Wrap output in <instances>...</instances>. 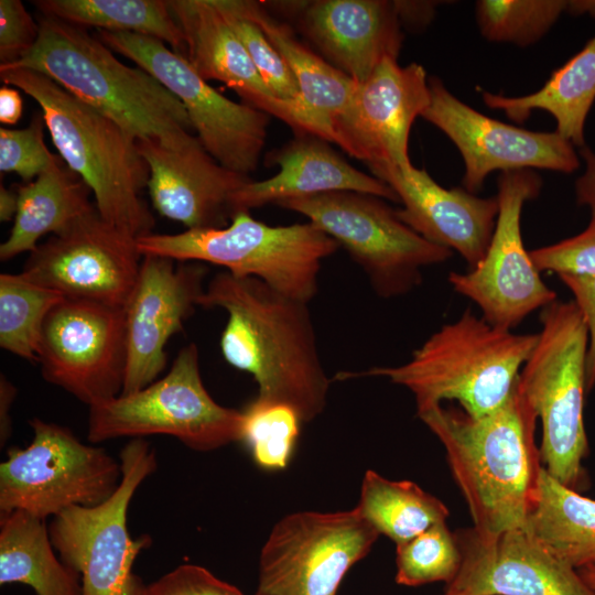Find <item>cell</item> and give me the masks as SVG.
<instances>
[{"mask_svg": "<svg viewBox=\"0 0 595 595\" xmlns=\"http://www.w3.org/2000/svg\"><path fill=\"white\" fill-rule=\"evenodd\" d=\"M198 305L227 312L221 355L252 376L257 398L291 407L301 422H311L324 411L331 380L306 302L259 279L223 271L208 282Z\"/></svg>", "mask_w": 595, "mask_h": 595, "instance_id": "obj_1", "label": "cell"}, {"mask_svg": "<svg viewBox=\"0 0 595 595\" xmlns=\"http://www.w3.org/2000/svg\"><path fill=\"white\" fill-rule=\"evenodd\" d=\"M418 415L444 446L477 536L493 539L524 528L537 502L543 465L534 441L538 418L517 381L508 399L484 416L442 404Z\"/></svg>", "mask_w": 595, "mask_h": 595, "instance_id": "obj_2", "label": "cell"}, {"mask_svg": "<svg viewBox=\"0 0 595 595\" xmlns=\"http://www.w3.org/2000/svg\"><path fill=\"white\" fill-rule=\"evenodd\" d=\"M34 47L0 68L40 72L138 139L176 148L193 138L183 104L154 76L119 61L85 28L42 17Z\"/></svg>", "mask_w": 595, "mask_h": 595, "instance_id": "obj_3", "label": "cell"}, {"mask_svg": "<svg viewBox=\"0 0 595 595\" xmlns=\"http://www.w3.org/2000/svg\"><path fill=\"white\" fill-rule=\"evenodd\" d=\"M0 78L39 104L55 148L93 192L100 216L136 238L151 234L155 220L141 196L149 167L137 139L40 72L0 68Z\"/></svg>", "mask_w": 595, "mask_h": 595, "instance_id": "obj_4", "label": "cell"}, {"mask_svg": "<svg viewBox=\"0 0 595 595\" xmlns=\"http://www.w3.org/2000/svg\"><path fill=\"white\" fill-rule=\"evenodd\" d=\"M538 337L491 325L466 310L433 333L409 361L342 372L337 379L383 377L410 390L418 411L455 400L464 412L480 418L508 399Z\"/></svg>", "mask_w": 595, "mask_h": 595, "instance_id": "obj_5", "label": "cell"}, {"mask_svg": "<svg viewBox=\"0 0 595 595\" xmlns=\"http://www.w3.org/2000/svg\"><path fill=\"white\" fill-rule=\"evenodd\" d=\"M538 342L517 387L541 422L543 468L576 491L588 487L584 424L587 329L574 301L543 307Z\"/></svg>", "mask_w": 595, "mask_h": 595, "instance_id": "obj_6", "label": "cell"}, {"mask_svg": "<svg viewBox=\"0 0 595 595\" xmlns=\"http://www.w3.org/2000/svg\"><path fill=\"white\" fill-rule=\"evenodd\" d=\"M142 256L176 262H207L240 278H256L272 289L309 303L317 293L322 261L337 242L312 223L270 226L239 210L224 227L148 234L137 238Z\"/></svg>", "mask_w": 595, "mask_h": 595, "instance_id": "obj_7", "label": "cell"}, {"mask_svg": "<svg viewBox=\"0 0 595 595\" xmlns=\"http://www.w3.org/2000/svg\"><path fill=\"white\" fill-rule=\"evenodd\" d=\"M244 413L217 403L206 390L195 344L183 347L169 372L144 388L89 407L88 440L170 435L208 452L241 441Z\"/></svg>", "mask_w": 595, "mask_h": 595, "instance_id": "obj_8", "label": "cell"}, {"mask_svg": "<svg viewBox=\"0 0 595 595\" xmlns=\"http://www.w3.org/2000/svg\"><path fill=\"white\" fill-rule=\"evenodd\" d=\"M277 205L305 216L343 247L383 299L409 293L421 283L425 267L453 256L452 250L415 232L383 198L374 195L329 192Z\"/></svg>", "mask_w": 595, "mask_h": 595, "instance_id": "obj_9", "label": "cell"}, {"mask_svg": "<svg viewBox=\"0 0 595 595\" xmlns=\"http://www.w3.org/2000/svg\"><path fill=\"white\" fill-rule=\"evenodd\" d=\"M119 462L121 482L107 500L71 507L48 526L60 559L80 575L83 595H142L145 586L132 566L152 540L147 534L132 538L127 515L136 490L155 472L156 455L144 439H130Z\"/></svg>", "mask_w": 595, "mask_h": 595, "instance_id": "obj_10", "label": "cell"}, {"mask_svg": "<svg viewBox=\"0 0 595 595\" xmlns=\"http://www.w3.org/2000/svg\"><path fill=\"white\" fill-rule=\"evenodd\" d=\"M34 436L11 447L0 464V513L23 510L40 519L107 500L121 482V466L102 447L84 444L67 428L29 421Z\"/></svg>", "mask_w": 595, "mask_h": 595, "instance_id": "obj_11", "label": "cell"}, {"mask_svg": "<svg viewBox=\"0 0 595 595\" xmlns=\"http://www.w3.org/2000/svg\"><path fill=\"white\" fill-rule=\"evenodd\" d=\"M97 34L109 48L149 72L178 98L198 140L219 164L245 176L257 169L270 115L221 95L184 56L156 37L104 30Z\"/></svg>", "mask_w": 595, "mask_h": 595, "instance_id": "obj_12", "label": "cell"}, {"mask_svg": "<svg viewBox=\"0 0 595 595\" xmlns=\"http://www.w3.org/2000/svg\"><path fill=\"white\" fill-rule=\"evenodd\" d=\"M379 536L356 508L286 515L261 549L257 594L336 595Z\"/></svg>", "mask_w": 595, "mask_h": 595, "instance_id": "obj_13", "label": "cell"}, {"mask_svg": "<svg viewBox=\"0 0 595 595\" xmlns=\"http://www.w3.org/2000/svg\"><path fill=\"white\" fill-rule=\"evenodd\" d=\"M497 185L499 209L486 253L468 272H451L448 282L478 305L488 323L511 331L556 301V293L541 279L521 235L522 207L539 195L541 176L533 170L507 171Z\"/></svg>", "mask_w": 595, "mask_h": 595, "instance_id": "obj_14", "label": "cell"}, {"mask_svg": "<svg viewBox=\"0 0 595 595\" xmlns=\"http://www.w3.org/2000/svg\"><path fill=\"white\" fill-rule=\"evenodd\" d=\"M142 258L137 238L105 220L95 206L30 252L20 273L65 299L123 309Z\"/></svg>", "mask_w": 595, "mask_h": 595, "instance_id": "obj_15", "label": "cell"}, {"mask_svg": "<svg viewBox=\"0 0 595 595\" xmlns=\"http://www.w3.org/2000/svg\"><path fill=\"white\" fill-rule=\"evenodd\" d=\"M37 363L47 382L88 407L121 394L127 369L123 309L65 299L44 323Z\"/></svg>", "mask_w": 595, "mask_h": 595, "instance_id": "obj_16", "label": "cell"}, {"mask_svg": "<svg viewBox=\"0 0 595 595\" xmlns=\"http://www.w3.org/2000/svg\"><path fill=\"white\" fill-rule=\"evenodd\" d=\"M430 104L421 117L443 131L465 165L464 188L475 194L493 171L543 169L572 173L580 166L574 145L556 131L536 132L478 112L429 78Z\"/></svg>", "mask_w": 595, "mask_h": 595, "instance_id": "obj_17", "label": "cell"}, {"mask_svg": "<svg viewBox=\"0 0 595 595\" xmlns=\"http://www.w3.org/2000/svg\"><path fill=\"white\" fill-rule=\"evenodd\" d=\"M430 104L429 78L423 66H400L382 61L357 85L346 109L332 123V142L368 167L411 166L408 142L416 117Z\"/></svg>", "mask_w": 595, "mask_h": 595, "instance_id": "obj_18", "label": "cell"}, {"mask_svg": "<svg viewBox=\"0 0 595 595\" xmlns=\"http://www.w3.org/2000/svg\"><path fill=\"white\" fill-rule=\"evenodd\" d=\"M206 268L199 262H176L145 255L132 292L123 307L127 369L121 393L156 380L166 366L165 346L183 331L204 288Z\"/></svg>", "mask_w": 595, "mask_h": 595, "instance_id": "obj_19", "label": "cell"}, {"mask_svg": "<svg viewBox=\"0 0 595 595\" xmlns=\"http://www.w3.org/2000/svg\"><path fill=\"white\" fill-rule=\"evenodd\" d=\"M455 533L462 552L448 595H595L569 565L526 527L483 539L473 528Z\"/></svg>", "mask_w": 595, "mask_h": 595, "instance_id": "obj_20", "label": "cell"}, {"mask_svg": "<svg viewBox=\"0 0 595 595\" xmlns=\"http://www.w3.org/2000/svg\"><path fill=\"white\" fill-rule=\"evenodd\" d=\"M148 164V190L155 210L187 229L224 227L232 216L234 194L250 178L219 164L197 137L171 148L138 139Z\"/></svg>", "mask_w": 595, "mask_h": 595, "instance_id": "obj_21", "label": "cell"}, {"mask_svg": "<svg viewBox=\"0 0 595 595\" xmlns=\"http://www.w3.org/2000/svg\"><path fill=\"white\" fill-rule=\"evenodd\" d=\"M275 6L292 13L326 61L358 84L382 61L397 60L402 47L396 1L315 0Z\"/></svg>", "mask_w": 595, "mask_h": 595, "instance_id": "obj_22", "label": "cell"}, {"mask_svg": "<svg viewBox=\"0 0 595 595\" xmlns=\"http://www.w3.org/2000/svg\"><path fill=\"white\" fill-rule=\"evenodd\" d=\"M403 205L398 217L429 241L457 251L475 268L486 253L498 215V198L478 197L465 188H445L413 165L369 167Z\"/></svg>", "mask_w": 595, "mask_h": 595, "instance_id": "obj_23", "label": "cell"}, {"mask_svg": "<svg viewBox=\"0 0 595 595\" xmlns=\"http://www.w3.org/2000/svg\"><path fill=\"white\" fill-rule=\"evenodd\" d=\"M185 39V58L205 80H219L245 104L272 115L299 132L298 110L278 99L255 67L213 0H169Z\"/></svg>", "mask_w": 595, "mask_h": 595, "instance_id": "obj_24", "label": "cell"}, {"mask_svg": "<svg viewBox=\"0 0 595 595\" xmlns=\"http://www.w3.org/2000/svg\"><path fill=\"white\" fill-rule=\"evenodd\" d=\"M279 172L263 181H248L232 196V215L239 210L278 204L285 199L329 192H357L399 203L393 190L381 180L350 165L328 145L312 134H296L271 154Z\"/></svg>", "mask_w": 595, "mask_h": 595, "instance_id": "obj_25", "label": "cell"}, {"mask_svg": "<svg viewBox=\"0 0 595 595\" xmlns=\"http://www.w3.org/2000/svg\"><path fill=\"white\" fill-rule=\"evenodd\" d=\"M281 54L300 90L302 133L332 142V123L350 102L358 83L334 67L296 39L293 30L277 20L262 2L235 0Z\"/></svg>", "mask_w": 595, "mask_h": 595, "instance_id": "obj_26", "label": "cell"}, {"mask_svg": "<svg viewBox=\"0 0 595 595\" xmlns=\"http://www.w3.org/2000/svg\"><path fill=\"white\" fill-rule=\"evenodd\" d=\"M567 11L595 18V0L567 1ZM482 98L486 106L517 122L526 121L534 109L547 111L555 119L560 136L574 147H584V126L595 101V36L556 68L539 90L520 97L483 90Z\"/></svg>", "mask_w": 595, "mask_h": 595, "instance_id": "obj_27", "label": "cell"}, {"mask_svg": "<svg viewBox=\"0 0 595 595\" xmlns=\"http://www.w3.org/2000/svg\"><path fill=\"white\" fill-rule=\"evenodd\" d=\"M13 227L0 245V260L32 252L46 234L57 235L95 207L87 184L58 156L34 182L18 191Z\"/></svg>", "mask_w": 595, "mask_h": 595, "instance_id": "obj_28", "label": "cell"}, {"mask_svg": "<svg viewBox=\"0 0 595 595\" xmlns=\"http://www.w3.org/2000/svg\"><path fill=\"white\" fill-rule=\"evenodd\" d=\"M45 520L23 510L0 513V584L36 595H83L80 575L58 560Z\"/></svg>", "mask_w": 595, "mask_h": 595, "instance_id": "obj_29", "label": "cell"}, {"mask_svg": "<svg viewBox=\"0 0 595 595\" xmlns=\"http://www.w3.org/2000/svg\"><path fill=\"white\" fill-rule=\"evenodd\" d=\"M526 528L572 567L595 564V499L564 486L544 468Z\"/></svg>", "mask_w": 595, "mask_h": 595, "instance_id": "obj_30", "label": "cell"}, {"mask_svg": "<svg viewBox=\"0 0 595 595\" xmlns=\"http://www.w3.org/2000/svg\"><path fill=\"white\" fill-rule=\"evenodd\" d=\"M33 3L43 17L82 28L153 36L185 57L184 34L169 0H37Z\"/></svg>", "mask_w": 595, "mask_h": 595, "instance_id": "obj_31", "label": "cell"}, {"mask_svg": "<svg viewBox=\"0 0 595 595\" xmlns=\"http://www.w3.org/2000/svg\"><path fill=\"white\" fill-rule=\"evenodd\" d=\"M379 534L396 545L446 522L450 511L435 496L410 480H390L367 470L355 507Z\"/></svg>", "mask_w": 595, "mask_h": 595, "instance_id": "obj_32", "label": "cell"}, {"mask_svg": "<svg viewBox=\"0 0 595 595\" xmlns=\"http://www.w3.org/2000/svg\"><path fill=\"white\" fill-rule=\"evenodd\" d=\"M57 291L37 285L21 273L0 274V346L37 363L44 323L64 301Z\"/></svg>", "mask_w": 595, "mask_h": 595, "instance_id": "obj_33", "label": "cell"}, {"mask_svg": "<svg viewBox=\"0 0 595 595\" xmlns=\"http://www.w3.org/2000/svg\"><path fill=\"white\" fill-rule=\"evenodd\" d=\"M475 8L479 31L486 40L527 46L551 29L567 10V1L479 0Z\"/></svg>", "mask_w": 595, "mask_h": 595, "instance_id": "obj_34", "label": "cell"}, {"mask_svg": "<svg viewBox=\"0 0 595 595\" xmlns=\"http://www.w3.org/2000/svg\"><path fill=\"white\" fill-rule=\"evenodd\" d=\"M462 565L455 533L446 522L435 524L413 539L396 545V583L421 586L453 582Z\"/></svg>", "mask_w": 595, "mask_h": 595, "instance_id": "obj_35", "label": "cell"}, {"mask_svg": "<svg viewBox=\"0 0 595 595\" xmlns=\"http://www.w3.org/2000/svg\"><path fill=\"white\" fill-rule=\"evenodd\" d=\"M241 441L264 469H283L299 437L301 419L291 407L256 398L245 410Z\"/></svg>", "mask_w": 595, "mask_h": 595, "instance_id": "obj_36", "label": "cell"}, {"mask_svg": "<svg viewBox=\"0 0 595 595\" xmlns=\"http://www.w3.org/2000/svg\"><path fill=\"white\" fill-rule=\"evenodd\" d=\"M213 2L244 44L255 67L271 93L278 99L296 108L299 134H301L300 90L288 64L258 24L239 11L235 0H213Z\"/></svg>", "mask_w": 595, "mask_h": 595, "instance_id": "obj_37", "label": "cell"}, {"mask_svg": "<svg viewBox=\"0 0 595 595\" xmlns=\"http://www.w3.org/2000/svg\"><path fill=\"white\" fill-rule=\"evenodd\" d=\"M43 116H36L23 129H0V171L17 173L28 181L37 177L52 163L44 141Z\"/></svg>", "mask_w": 595, "mask_h": 595, "instance_id": "obj_38", "label": "cell"}, {"mask_svg": "<svg viewBox=\"0 0 595 595\" xmlns=\"http://www.w3.org/2000/svg\"><path fill=\"white\" fill-rule=\"evenodd\" d=\"M529 252L540 272L595 275V220L575 236Z\"/></svg>", "mask_w": 595, "mask_h": 595, "instance_id": "obj_39", "label": "cell"}, {"mask_svg": "<svg viewBox=\"0 0 595 595\" xmlns=\"http://www.w3.org/2000/svg\"><path fill=\"white\" fill-rule=\"evenodd\" d=\"M40 26L20 0L0 1V66H8L30 52Z\"/></svg>", "mask_w": 595, "mask_h": 595, "instance_id": "obj_40", "label": "cell"}, {"mask_svg": "<svg viewBox=\"0 0 595 595\" xmlns=\"http://www.w3.org/2000/svg\"><path fill=\"white\" fill-rule=\"evenodd\" d=\"M142 595H244L207 569L182 564L144 586Z\"/></svg>", "mask_w": 595, "mask_h": 595, "instance_id": "obj_41", "label": "cell"}, {"mask_svg": "<svg viewBox=\"0 0 595 595\" xmlns=\"http://www.w3.org/2000/svg\"><path fill=\"white\" fill-rule=\"evenodd\" d=\"M571 291L587 329L586 391L595 387V275L558 274Z\"/></svg>", "mask_w": 595, "mask_h": 595, "instance_id": "obj_42", "label": "cell"}, {"mask_svg": "<svg viewBox=\"0 0 595 595\" xmlns=\"http://www.w3.org/2000/svg\"><path fill=\"white\" fill-rule=\"evenodd\" d=\"M585 162V172L575 182L578 205L588 207L591 219L595 220V153L586 145L580 148Z\"/></svg>", "mask_w": 595, "mask_h": 595, "instance_id": "obj_43", "label": "cell"}, {"mask_svg": "<svg viewBox=\"0 0 595 595\" xmlns=\"http://www.w3.org/2000/svg\"><path fill=\"white\" fill-rule=\"evenodd\" d=\"M402 24L422 26L428 24L434 14L435 2L431 1H396Z\"/></svg>", "mask_w": 595, "mask_h": 595, "instance_id": "obj_44", "label": "cell"}, {"mask_svg": "<svg viewBox=\"0 0 595 595\" xmlns=\"http://www.w3.org/2000/svg\"><path fill=\"white\" fill-rule=\"evenodd\" d=\"M23 111L20 93L11 87L2 86L0 89V121L4 125H15Z\"/></svg>", "mask_w": 595, "mask_h": 595, "instance_id": "obj_45", "label": "cell"}, {"mask_svg": "<svg viewBox=\"0 0 595 595\" xmlns=\"http://www.w3.org/2000/svg\"><path fill=\"white\" fill-rule=\"evenodd\" d=\"M15 397L14 386L6 376L0 377V441L6 443L11 434L10 407Z\"/></svg>", "mask_w": 595, "mask_h": 595, "instance_id": "obj_46", "label": "cell"}, {"mask_svg": "<svg viewBox=\"0 0 595 595\" xmlns=\"http://www.w3.org/2000/svg\"><path fill=\"white\" fill-rule=\"evenodd\" d=\"M18 209V192L0 187V220L14 219Z\"/></svg>", "mask_w": 595, "mask_h": 595, "instance_id": "obj_47", "label": "cell"}, {"mask_svg": "<svg viewBox=\"0 0 595 595\" xmlns=\"http://www.w3.org/2000/svg\"><path fill=\"white\" fill-rule=\"evenodd\" d=\"M578 574L588 587L595 593V564L577 569Z\"/></svg>", "mask_w": 595, "mask_h": 595, "instance_id": "obj_48", "label": "cell"}, {"mask_svg": "<svg viewBox=\"0 0 595 595\" xmlns=\"http://www.w3.org/2000/svg\"><path fill=\"white\" fill-rule=\"evenodd\" d=\"M441 595H448V594L443 593V594H441Z\"/></svg>", "mask_w": 595, "mask_h": 595, "instance_id": "obj_49", "label": "cell"}, {"mask_svg": "<svg viewBox=\"0 0 595 595\" xmlns=\"http://www.w3.org/2000/svg\"><path fill=\"white\" fill-rule=\"evenodd\" d=\"M256 595H259V594H256Z\"/></svg>", "mask_w": 595, "mask_h": 595, "instance_id": "obj_50", "label": "cell"}]
</instances>
